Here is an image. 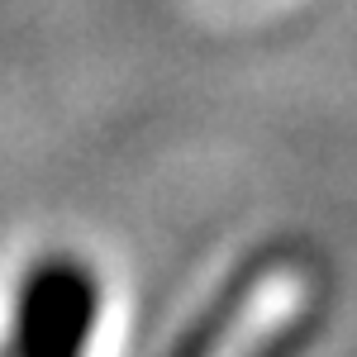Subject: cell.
I'll return each instance as SVG.
<instances>
[{
	"instance_id": "6da1fadb",
	"label": "cell",
	"mask_w": 357,
	"mask_h": 357,
	"mask_svg": "<svg viewBox=\"0 0 357 357\" xmlns=\"http://www.w3.org/2000/svg\"><path fill=\"white\" fill-rule=\"evenodd\" d=\"M96 319V286L77 262H48L24 286L5 357H82Z\"/></svg>"
}]
</instances>
